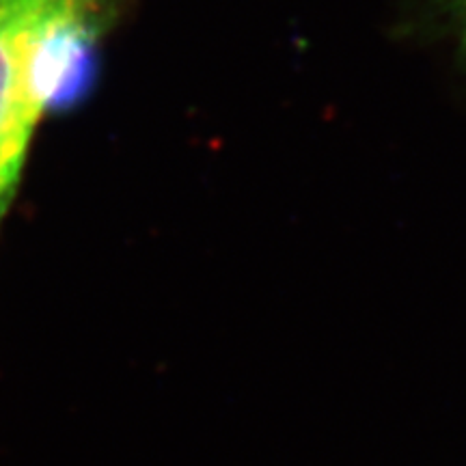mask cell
Instances as JSON below:
<instances>
[{"instance_id": "6da1fadb", "label": "cell", "mask_w": 466, "mask_h": 466, "mask_svg": "<svg viewBox=\"0 0 466 466\" xmlns=\"http://www.w3.org/2000/svg\"><path fill=\"white\" fill-rule=\"evenodd\" d=\"M104 15V0H0V223L39 121L83 89Z\"/></svg>"}, {"instance_id": "7a4b0ae2", "label": "cell", "mask_w": 466, "mask_h": 466, "mask_svg": "<svg viewBox=\"0 0 466 466\" xmlns=\"http://www.w3.org/2000/svg\"><path fill=\"white\" fill-rule=\"evenodd\" d=\"M451 25H453V35H456V50H458V56L460 61H462V66L466 67V5L464 7H460L458 11H453L450 15Z\"/></svg>"}, {"instance_id": "3957f363", "label": "cell", "mask_w": 466, "mask_h": 466, "mask_svg": "<svg viewBox=\"0 0 466 466\" xmlns=\"http://www.w3.org/2000/svg\"><path fill=\"white\" fill-rule=\"evenodd\" d=\"M434 3L439 5V7L442 9V14L451 15L453 11H458L460 7H464L466 0H434Z\"/></svg>"}]
</instances>
